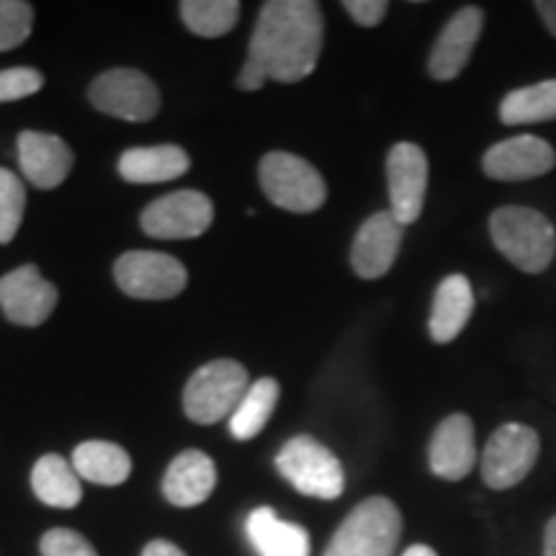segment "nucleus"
Wrapping results in <instances>:
<instances>
[{"label": "nucleus", "mask_w": 556, "mask_h": 556, "mask_svg": "<svg viewBox=\"0 0 556 556\" xmlns=\"http://www.w3.org/2000/svg\"><path fill=\"white\" fill-rule=\"evenodd\" d=\"M539 433L523 422H505L490 435L482 451V479L490 490H513L539 462Z\"/></svg>", "instance_id": "0eeeda50"}, {"label": "nucleus", "mask_w": 556, "mask_h": 556, "mask_svg": "<svg viewBox=\"0 0 556 556\" xmlns=\"http://www.w3.org/2000/svg\"><path fill=\"white\" fill-rule=\"evenodd\" d=\"M258 173L266 197L287 212H317L328 199V186L315 165L291 152H268Z\"/></svg>", "instance_id": "423d86ee"}, {"label": "nucleus", "mask_w": 556, "mask_h": 556, "mask_svg": "<svg viewBox=\"0 0 556 556\" xmlns=\"http://www.w3.org/2000/svg\"><path fill=\"white\" fill-rule=\"evenodd\" d=\"M482 168L490 178L507 180H531L541 178L556 168V152L546 139L533 135H520L503 139L484 152Z\"/></svg>", "instance_id": "ddd939ff"}, {"label": "nucleus", "mask_w": 556, "mask_h": 556, "mask_svg": "<svg viewBox=\"0 0 556 556\" xmlns=\"http://www.w3.org/2000/svg\"><path fill=\"white\" fill-rule=\"evenodd\" d=\"M90 103L103 114L124 122H150L160 109L157 86L139 70L116 67L90 86Z\"/></svg>", "instance_id": "6e6552de"}, {"label": "nucleus", "mask_w": 556, "mask_h": 556, "mask_svg": "<svg viewBox=\"0 0 556 556\" xmlns=\"http://www.w3.org/2000/svg\"><path fill=\"white\" fill-rule=\"evenodd\" d=\"M73 467L80 479L93 484L116 486L131 475V458L127 451L109 441H86L75 448Z\"/></svg>", "instance_id": "5701e85b"}, {"label": "nucleus", "mask_w": 556, "mask_h": 556, "mask_svg": "<svg viewBox=\"0 0 556 556\" xmlns=\"http://www.w3.org/2000/svg\"><path fill=\"white\" fill-rule=\"evenodd\" d=\"M402 536V513L387 497H368L351 510L323 556H392Z\"/></svg>", "instance_id": "7ed1b4c3"}, {"label": "nucleus", "mask_w": 556, "mask_h": 556, "mask_svg": "<svg viewBox=\"0 0 556 556\" xmlns=\"http://www.w3.org/2000/svg\"><path fill=\"white\" fill-rule=\"evenodd\" d=\"M191 168L189 152L178 144H155V148H131L119 160V173L129 184H165L180 178Z\"/></svg>", "instance_id": "412c9836"}, {"label": "nucleus", "mask_w": 556, "mask_h": 556, "mask_svg": "<svg viewBox=\"0 0 556 556\" xmlns=\"http://www.w3.org/2000/svg\"><path fill=\"white\" fill-rule=\"evenodd\" d=\"M484 26V13L477 5L456 11L446 26H443L441 37L435 39L433 52L428 60V73L433 80H454L458 78L467 62L475 52L479 34Z\"/></svg>", "instance_id": "2eb2a0df"}, {"label": "nucleus", "mask_w": 556, "mask_h": 556, "mask_svg": "<svg viewBox=\"0 0 556 556\" xmlns=\"http://www.w3.org/2000/svg\"><path fill=\"white\" fill-rule=\"evenodd\" d=\"M34 495L50 507H75L83 500V484L73 464H67L60 454L41 456L31 469Z\"/></svg>", "instance_id": "4be33fe9"}, {"label": "nucleus", "mask_w": 556, "mask_h": 556, "mask_svg": "<svg viewBox=\"0 0 556 556\" xmlns=\"http://www.w3.org/2000/svg\"><path fill=\"white\" fill-rule=\"evenodd\" d=\"M405 227L392 212H379L361 225L351 248V266L361 278H381L397 261Z\"/></svg>", "instance_id": "dca6fc26"}, {"label": "nucleus", "mask_w": 556, "mask_h": 556, "mask_svg": "<svg viewBox=\"0 0 556 556\" xmlns=\"http://www.w3.org/2000/svg\"><path fill=\"white\" fill-rule=\"evenodd\" d=\"M116 283L135 299H173L189 283L186 266L178 258L152 250L124 253L114 266Z\"/></svg>", "instance_id": "1a4fd4ad"}, {"label": "nucleus", "mask_w": 556, "mask_h": 556, "mask_svg": "<svg viewBox=\"0 0 556 556\" xmlns=\"http://www.w3.org/2000/svg\"><path fill=\"white\" fill-rule=\"evenodd\" d=\"M343 9L361 26H379L387 16L389 3L384 0H345Z\"/></svg>", "instance_id": "7c9ffc66"}, {"label": "nucleus", "mask_w": 556, "mask_h": 556, "mask_svg": "<svg viewBox=\"0 0 556 556\" xmlns=\"http://www.w3.org/2000/svg\"><path fill=\"white\" fill-rule=\"evenodd\" d=\"M142 556H186L184 552L176 544H170V541H150L148 546H144Z\"/></svg>", "instance_id": "473e14b6"}, {"label": "nucleus", "mask_w": 556, "mask_h": 556, "mask_svg": "<svg viewBox=\"0 0 556 556\" xmlns=\"http://www.w3.org/2000/svg\"><path fill=\"white\" fill-rule=\"evenodd\" d=\"M26 208L24 180L11 170L0 168V245H9L16 238Z\"/></svg>", "instance_id": "bb28decb"}, {"label": "nucleus", "mask_w": 556, "mask_h": 556, "mask_svg": "<svg viewBox=\"0 0 556 556\" xmlns=\"http://www.w3.org/2000/svg\"><path fill=\"white\" fill-rule=\"evenodd\" d=\"M536 11L541 21L546 24V29L552 37H556V0H539L536 3Z\"/></svg>", "instance_id": "72a5a7b5"}, {"label": "nucleus", "mask_w": 556, "mask_h": 556, "mask_svg": "<svg viewBox=\"0 0 556 556\" xmlns=\"http://www.w3.org/2000/svg\"><path fill=\"white\" fill-rule=\"evenodd\" d=\"M556 119V78L541 80L536 86L518 88L500 103V122L507 127L518 124H541Z\"/></svg>", "instance_id": "393cba45"}, {"label": "nucleus", "mask_w": 556, "mask_h": 556, "mask_svg": "<svg viewBox=\"0 0 556 556\" xmlns=\"http://www.w3.org/2000/svg\"><path fill=\"white\" fill-rule=\"evenodd\" d=\"M180 18L191 34L206 39L225 37L240 18L238 0H184Z\"/></svg>", "instance_id": "a878e982"}, {"label": "nucleus", "mask_w": 556, "mask_h": 556, "mask_svg": "<svg viewBox=\"0 0 556 556\" xmlns=\"http://www.w3.org/2000/svg\"><path fill=\"white\" fill-rule=\"evenodd\" d=\"M278 397H281V389H278L276 379L266 377L253 381L248 387L245 397L240 400L238 409L229 417V433L238 441H253L255 435H261V430L268 426L270 415H274Z\"/></svg>", "instance_id": "b1692460"}, {"label": "nucleus", "mask_w": 556, "mask_h": 556, "mask_svg": "<svg viewBox=\"0 0 556 556\" xmlns=\"http://www.w3.org/2000/svg\"><path fill=\"white\" fill-rule=\"evenodd\" d=\"M490 235L500 253L523 274H544L556 255V229L528 206H500L490 217Z\"/></svg>", "instance_id": "f03ea898"}, {"label": "nucleus", "mask_w": 556, "mask_h": 556, "mask_svg": "<svg viewBox=\"0 0 556 556\" xmlns=\"http://www.w3.org/2000/svg\"><path fill=\"white\" fill-rule=\"evenodd\" d=\"M428 464L435 477L448 482H462L477 467V441L471 417L456 413L448 415L435 428L428 446Z\"/></svg>", "instance_id": "4468645a"}, {"label": "nucleus", "mask_w": 556, "mask_h": 556, "mask_svg": "<svg viewBox=\"0 0 556 556\" xmlns=\"http://www.w3.org/2000/svg\"><path fill=\"white\" fill-rule=\"evenodd\" d=\"M139 222L150 238L189 240L212 227L214 206L201 191H176L152 201Z\"/></svg>", "instance_id": "9d476101"}, {"label": "nucleus", "mask_w": 556, "mask_h": 556, "mask_svg": "<svg viewBox=\"0 0 556 556\" xmlns=\"http://www.w3.org/2000/svg\"><path fill=\"white\" fill-rule=\"evenodd\" d=\"M325 21L312 0H270L263 5L248 62L258 65L268 80L299 83L317 67L323 52Z\"/></svg>", "instance_id": "f257e3e1"}, {"label": "nucleus", "mask_w": 556, "mask_h": 556, "mask_svg": "<svg viewBox=\"0 0 556 556\" xmlns=\"http://www.w3.org/2000/svg\"><path fill=\"white\" fill-rule=\"evenodd\" d=\"M58 307V289L37 266H21L0 278V309L21 328H37Z\"/></svg>", "instance_id": "f8f14e48"}, {"label": "nucleus", "mask_w": 556, "mask_h": 556, "mask_svg": "<svg viewBox=\"0 0 556 556\" xmlns=\"http://www.w3.org/2000/svg\"><path fill=\"white\" fill-rule=\"evenodd\" d=\"M266 73L258 65H253V62L245 60V65H242L240 75H238V86L242 90H261L263 86H266Z\"/></svg>", "instance_id": "2f4dec72"}, {"label": "nucleus", "mask_w": 556, "mask_h": 556, "mask_svg": "<svg viewBox=\"0 0 556 556\" xmlns=\"http://www.w3.org/2000/svg\"><path fill=\"white\" fill-rule=\"evenodd\" d=\"M389 212L402 227L420 217L428 191V157L415 142H400L387 155Z\"/></svg>", "instance_id": "9b49d317"}, {"label": "nucleus", "mask_w": 556, "mask_h": 556, "mask_svg": "<svg viewBox=\"0 0 556 556\" xmlns=\"http://www.w3.org/2000/svg\"><path fill=\"white\" fill-rule=\"evenodd\" d=\"M45 86L39 70L34 67H11L0 73V103L26 99V96L39 93Z\"/></svg>", "instance_id": "c85d7f7f"}, {"label": "nucleus", "mask_w": 556, "mask_h": 556, "mask_svg": "<svg viewBox=\"0 0 556 556\" xmlns=\"http://www.w3.org/2000/svg\"><path fill=\"white\" fill-rule=\"evenodd\" d=\"M402 556H438V554L430 546H426V544H415V546H409Z\"/></svg>", "instance_id": "c9c22d12"}, {"label": "nucleus", "mask_w": 556, "mask_h": 556, "mask_svg": "<svg viewBox=\"0 0 556 556\" xmlns=\"http://www.w3.org/2000/svg\"><path fill=\"white\" fill-rule=\"evenodd\" d=\"M248 387V371L238 361H208L193 374L184 389L186 415L199 426H212V422L232 417L240 400L245 397Z\"/></svg>", "instance_id": "20e7f679"}, {"label": "nucleus", "mask_w": 556, "mask_h": 556, "mask_svg": "<svg viewBox=\"0 0 556 556\" xmlns=\"http://www.w3.org/2000/svg\"><path fill=\"white\" fill-rule=\"evenodd\" d=\"M471 312H475V291L467 276L454 274L441 281L435 289L433 309H430V338L435 343H451L458 338V332L467 328Z\"/></svg>", "instance_id": "6ab92c4d"}, {"label": "nucleus", "mask_w": 556, "mask_h": 556, "mask_svg": "<svg viewBox=\"0 0 556 556\" xmlns=\"http://www.w3.org/2000/svg\"><path fill=\"white\" fill-rule=\"evenodd\" d=\"M248 539L258 556H309V533L302 526L281 520L270 507H255L245 523Z\"/></svg>", "instance_id": "aec40b11"}, {"label": "nucleus", "mask_w": 556, "mask_h": 556, "mask_svg": "<svg viewBox=\"0 0 556 556\" xmlns=\"http://www.w3.org/2000/svg\"><path fill=\"white\" fill-rule=\"evenodd\" d=\"M217 469L204 451H184L173 458L163 477V495L176 507L201 505L214 492Z\"/></svg>", "instance_id": "a211bd4d"}, {"label": "nucleus", "mask_w": 556, "mask_h": 556, "mask_svg": "<svg viewBox=\"0 0 556 556\" xmlns=\"http://www.w3.org/2000/svg\"><path fill=\"white\" fill-rule=\"evenodd\" d=\"M544 556H556V516L548 518L544 531Z\"/></svg>", "instance_id": "f704fd0d"}, {"label": "nucleus", "mask_w": 556, "mask_h": 556, "mask_svg": "<svg viewBox=\"0 0 556 556\" xmlns=\"http://www.w3.org/2000/svg\"><path fill=\"white\" fill-rule=\"evenodd\" d=\"M41 556H99L80 533L70 528H52L41 536Z\"/></svg>", "instance_id": "c756f323"}, {"label": "nucleus", "mask_w": 556, "mask_h": 556, "mask_svg": "<svg viewBox=\"0 0 556 556\" xmlns=\"http://www.w3.org/2000/svg\"><path fill=\"white\" fill-rule=\"evenodd\" d=\"M18 163L24 176L37 189H58L73 170V150L65 139L45 131H21L18 137Z\"/></svg>", "instance_id": "f3484780"}, {"label": "nucleus", "mask_w": 556, "mask_h": 556, "mask_svg": "<svg viewBox=\"0 0 556 556\" xmlns=\"http://www.w3.org/2000/svg\"><path fill=\"white\" fill-rule=\"evenodd\" d=\"M276 469L296 492L317 500H338L345 490V471L338 456L312 435H296L278 451Z\"/></svg>", "instance_id": "39448f33"}, {"label": "nucleus", "mask_w": 556, "mask_h": 556, "mask_svg": "<svg viewBox=\"0 0 556 556\" xmlns=\"http://www.w3.org/2000/svg\"><path fill=\"white\" fill-rule=\"evenodd\" d=\"M34 26V9L24 0H0V52L24 45Z\"/></svg>", "instance_id": "cd10ccee"}]
</instances>
